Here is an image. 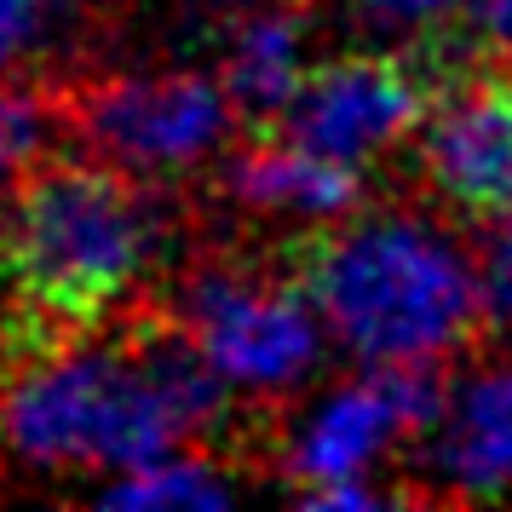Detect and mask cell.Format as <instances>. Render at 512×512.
I'll list each match as a JSON object with an SVG mask.
<instances>
[{
	"mask_svg": "<svg viewBox=\"0 0 512 512\" xmlns=\"http://www.w3.org/2000/svg\"><path fill=\"white\" fill-rule=\"evenodd\" d=\"M507 225H501V236H495V248H489V271L478 282H484V317L489 323H512V208L501 213Z\"/></svg>",
	"mask_w": 512,
	"mask_h": 512,
	"instance_id": "obj_17",
	"label": "cell"
},
{
	"mask_svg": "<svg viewBox=\"0 0 512 512\" xmlns=\"http://www.w3.org/2000/svg\"><path fill=\"white\" fill-rule=\"evenodd\" d=\"M438 403V363H374L369 380L328 392L305 415V426L282 455L288 489L300 495V489L334 484V478H363L397 438L426 432L438 420Z\"/></svg>",
	"mask_w": 512,
	"mask_h": 512,
	"instance_id": "obj_8",
	"label": "cell"
},
{
	"mask_svg": "<svg viewBox=\"0 0 512 512\" xmlns=\"http://www.w3.org/2000/svg\"><path fill=\"white\" fill-rule=\"evenodd\" d=\"M438 93V75L426 58L409 52H351L323 70H300L294 93L277 104L265 133L300 144L323 162L363 167L409 139Z\"/></svg>",
	"mask_w": 512,
	"mask_h": 512,
	"instance_id": "obj_6",
	"label": "cell"
},
{
	"mask_svg": "<svg viewBox=\"0 0 512 512\" xmlns=\"http://www.w3.org/2000/svg\"><path fill=\"white\" fill-rule=\"evenodd\" d=\"M305 18L300 6L288 0H265L254 6L242 24L231 29V52H225V70H219V87L236 104L242 121H265L277 116V104L294 93V81L305 70Z\"/></svg>",
	"mask_w": 512,
	"mask_h": 512,
	"instance_id": "obj_11",
	"label": "cell"
},
{
	"mask_svg": "<svg viewBox=\"0 0 512 512\" xmlns=\"http://www.w3.org/2000/svg\"><path fill=\"white\" fill-rule=\"evenodd\" d=\"M461 47H472V64H512V0H461L455 24L438 35L443 70H455Z\"/></svg>",
	"mask_w": 512,
	"mask_h": 512,
	"instance_id": "obj_14",
	"label": "cell"
},
{
	"mask_svg": "<svg viewBox=\"0 0 512 512\" xmlns=\"http://www.w3.org/2000/svg\"><path fill=\"white\" fill-rule=\"evenodd\" d=\"M70 133V87L52 81H6L0 75V190H12L35 162L64 150Z\"/></svg>",
	"mask_w": 512,
	"mask_h": 512,
	"instance_id": "obj_12",
	"label": "cell"
},
{
	"mask_svg": "<svg viewBox=\"0 0 512 512\" xmlns=\"http://www.w3.org/2000/svg\"><path fill=\"white\" fill-rule=\"evenodd\" d=\"M70 18V0H0V75H12L24 58H35Z\"/></svg>",
	"mask_w": 512,
	"mask_h": 512,
	"instance_id": "obj_15",
	"label": "cell"
},
{
	"mask_svg": "<svg viewBox=\"0 0 512 512\" xmlns=\"http://www.w3.org/2000/svg\"><path fill=\"white\" fill-rule=\"evenodd\" d=\"M432 432V472L449 495L507 501L512 495V363L466 380L438 403Z\"/></svg>",
	"mask_w": 512,
	"mask_h": 512,
	"instance_id": "obj_9",
	"label": "cell"
},
{
	"mask_svg": "<svg viewBox=\"0 0 512 512\" xmlns=\"http://www.w3.org/2000/svg\"><path fill=\"white\" fill-rule=\"evenodd\" d=\"M116 340H64V346L12 357L0 397V438L35 472H104V466L156 461L190 438H213L231 415L225 380L202 351L173 328V317L144 323L127 311Z\"/></svg>",
	"mask_w": 512,
	"mask_h": 512,
	"instance_id": "obj_1",
	"label": "cell"
},
{
	"mask_svg": "<svg viewBox=\"0 0 512 512\" xmlns=\"http://www.w3.org/2000/svg\"><path fill=\"white\" fill-rule=\"evenodd\" d=\"M236 501V484L208 455H156V461L127 466L116 484L98 489V507H225Z\"/></svg>",
	"mask_w": 512,
	"mask_h": 512,
	"instance_id": "obj_13",
	"label": "cell"
},
{
	"mask_svg": "<svg viewBox=\"0 0 512 512\" xmlns=\"http://www.w3.org/2000/svg\"><path fill=\"white\" fill-rule=\"evenodd\" d=\"M219 185L231 190L242 208L288 213V219H346V213L363 202L357 167L323 162V156H311L300 144L265 133V127L225 156Z\"/></svg>",
	"mask_w": 512,
	"mask_h": 512,
	"instance_id": "obj_10",
	"label": "cell"
},
{
	"mask_svg": "<svg viewBox=\"0 0 512 512\" xmlns=\"http://www.w3.org/2000/svg\"><path fill=\"white\" fill-rule=\"evenodd\" d=\"M461 0H351V12L380 35H443Z\"/></svg>",
	"mask_w": 512,
	"mask_h": 512,
	"instance_id": "obj_16",
	"label": "cell"
},
{
	"mask_svg": "<svg viewBox=\"0 0 512 512\" xmlns=\"http://www.w3.org/2000/svg\"><path fill=\"white\" fill-rule=\"evenodd\" d=\"M294 282L363 363H438L489 323L478 265L409 213H369L305 236Z\"/></svg>",
	"mask_w": 512,
	"mask_h": 512,
	"instance_id": "obj_3",
	"label": "cell"
},
{
	"mask_svg": "<svg viewBox=\"0 0 512 512\" xmlns=\"http://www.w3.org/2000/svg\"><path fill=\"white\" fill-rule=\"evenodd\" d=\"M167 208L116 162L47 156L0 190V334L12 357L139 311L167 254Z\"/></svg>",
	"mask_w": 512,
	"mask_h": 512,
	"instance_id": "obj_2",
	"label": "cell"
},
{
	"mask_svg": "<svg viewBox=\"0 0 512 512\" xmlns=\"http://www.w3.org/2000/svg\"><path fill=\"white\" fill-rule=\"evenodd\" d=\"M173 328L202 351L225 392L288 397L323 363V328L294 277L242 259H208L179 282Z\"/></svg>",
	"mask_w": 512,
	"mask_h": 512,
	"instance_id": "obj_4",
	"label": "cell"
},
{
	"mask_svg": "<svg viewBox=\"0 0 512 512\" xmlns=\"http://www.w3.org/2000/svg\"><path fill=\"white\" fill-rule=\"evenodd\" d=\"M420 167L461 219L512 208V64H461L420 116Z\"/></svg>",
	"mask_w": 512,
	"mask_h": 512,
	"instance_id": "obj_7",
	"label": "cell"
},
{
	"mask_svg": "<svg viewBox=\"0 0 512 512\" xmlns=\"http://www.w3.org/2000/svg\"><path fill=\"white\" fill-rule=\"evenodd\" d=\"M236 121L225 87L190 70L70 87V133L127 173H190L231 144Z\"/></svg>",
	"mask_w": 512,
	"mask_h": 512,
	"instance_id": "obj_5",
	"label": "cell"
}]
</instances>
